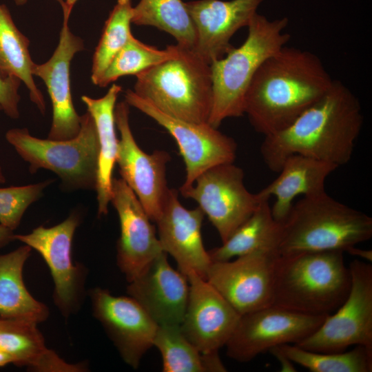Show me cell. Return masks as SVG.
Wrapping results in <instances>:
<instances>
[{
    "label": "cell",
    "mask_w": 372,
    "mask_h": 372,
    "mask_svg": "<svg viewBox=\"0 0 372 372\" xmlns=\"http://www.w3.org/2000/svg\"><path fill=\"white\" fill-rule=\"evenodd\" d=\"M362 124L358 99L333 79L329 90L290 125L265 136L261 156L267 167L278 173L292 154L340 167L351 160Z\"/></svg>",
    "instance_id": "cell-1"
},
{
    "label": "cell",
    "mask_w": 372,
    "mask_h": 372,
    "mask_svg": "<svg viewBox=\"0 0 372 372\" xmlns=\"http://www.w3.org/2000/svg\"><path fill=\"white\" fill-rule=\"evenodd\" d=\"M333 81L317 55L285 45L254 75L244 114L256 132L265 136L277 133L318 101Z\"/></svg>",
    "instance_id": "cell-2"
},
{
    "label": "cell",
    "mask_w": 372,
    "mask_h": 372,
    "mask_svg": "<svg viewBox=\"0 0 372 372\" xmlns=\"http://www.w3.org/2000/svg\"><path fill=\"white\" fill-rule=\"evenodd\" d=\"M351 283L343 251L280 255L272 304L308 315H329L345 300Z\"/></svg>",
    "instance_id": "cell-3"
},
{
    "label": "cell",
    "mask_w": 372,
    "mask_h": 372,
    "mask_svg": "<svg viewBox=\"0 0 372 372\" xmlns=\"http://www.w3.org/2000/svg\"><path fill=\"white\" fill-rule=\"evenodd\" d=\"M371 236L372 218L369 215L324 192L303 196L293 203L282 224L278 251L282 256L333 250L344 252Z\"/></svg>",
    "instance_id": "cell-4"
},
{
    "label": "cell",
    "mask_w": 372,
    "mask_h": 372,
    "mask_svg": "<svg viewBox=\"0 0 372 372\" xmlns=\"http://www.w3.org/2000/svg\"><path fill=\"white\" fill-rule=\"evenodd\" d=\"M286 17L270 21L256 13L243 43L210 64L212 105L208 123L218 128L230 117L242 116L251 82L262 63L286 45L291 35L284 32Z\"/></svg>",
    "instance_id": "cell-5"
},
{
    "label": "cell",
    "mask_w": 372,
    "mask_h": 372,
    "mask_svg": "<svg viewBox=\"0 0 372 372\" xmlns=\"http://www.w3.org/2000/svg\"><path fill=\"white\" fill-rule=\"evenodd\" d=\"M178 46L175 56L136 75L133 91L170 116L208 123L213 96L210 64L193 50Z\"/></svg>",
    "instance_id": "cell-6"
},
{
    "label": "cell",
    "mask_w": 372,
    "mask_h": 372,
    "mask_svg": "<svg viewBox=\"0 0 372 372\" xmlns=\"http://www.w3.org/2000/svg\"><path fill=\"white\" fill-rule=\"evenodd\" d=\"M6 139L29 165L31 174L50 170L69 190L95 189L99 144L93 118L87 111L81 116L79 134L68 140L39 138L27 128L8 130Z\"/></svg>",
    "instance_id": "cell-7"
},
{
    "label": "cell",
    "mask_w": 372,
    "mask_h": 372,
    "mask_svg": "<svg viewBox=\"0 0 372 372\" xmlns=\"http://www.w3.org/2000/svg\"><path fill=\"white\" fill-rule=\"evenodd\" d=\"M351 288L342 304L312 334L295 345L316 352H341L352 345L372 349V265H349Z\"/></svg>",
    "instance_id": "cell-8"
},
{
    "label": "cell",
    "mask_w": 372,
    "mask_h": 372,
    "mask_svg": "<svg viewBox=\"0 0 372 372\" xmlns=\"http://www.w3.org/2000/svg\"><path fill=\"white\" fill-rule=\"evenodd\" d=\"M242 169L234 163L212 167L199 175L193 185L179 189L181 195L197 202L218 231L222 242L258 208L262 198L249 192Z\"/></svg>",
    "instance_id": "cell-9"
},
{
    "label": "cell",
    "mask_w": 372,
    "mask_h": 372,
    "mask_svg": "<svg viewBox=\"0 0 372 372\" xmlns=\"http://www.w3.org/2000/svg\"><path fill=\"white\" fill-rule=\"evenodd\" d=\"M328 315H308L276 305L240 316L225 344L227 355L247 362L274 347L296 344L312 334Z\"/></svg>",
    "instance_id": "cell-10"
},
{
    "label": "cell",
    "mask_w": 372,
    "mask_h": 372,
    "mask_svg": "<svg viewBox=\"0 0 372 372\" xmlns=\"http://www.w3.org/2000/svg\"><path fill=\"white\" fill-rule=\"evenodd\" d=\"M125 101L154 120L175 139L186 172L180 189L192 186L199 175L212 167L234 162L235 141L208 123H192L170 116L131 90L125 91Z\"/></svg>",
    "instance_id": "cell-11"
},
{
    "label": "cell",
    "mask_w": 372,
    "mask_h": 372,
    "mask_svg": "<svg viewBox=\"0 0 372 372\" xmlns=\"http://www.w3.org/2000/svg\"><path fill=\"white\" fill-rule=\"evenodd\" d=\"M79 222V215L73 212L53 227L39 226L30 234L14 236V240L39 252L48 265L54 285L53 300L65 317L80 309L84 296L85 267L72 259V242Z\"/></svg>",
    "instance_id": "cell-12"
},
{
    "label": "cell",
    "mask_w": 372,
    "mask_h": 372,
    "mask_svg": "<svg viewBox=\"0 0 372 372\" xmlns=\"http://www.w3.org/2000/svg\"><path fill=\"white\" fill-rule=\"evenodd\" d=\"M279 256L277 250L258 249L211 262L205 280L242 316L272 305Z\"/></svg>",
    "instance_id": "cell-13"
},
{
    "label": "cell",
    "mask_w": 372,
    "mask_h": 372,
    "mask_svg": "<svg viewBox=\"0 0 372 372\" xmlns=\"http://www.w3.org/2000/svg\"><path fill=\"white\" fill-rule=\"evenodd\" d=\"M130 105H116L115 123L119 131L116 162L121 178L134 192L152 221L160 216L169 191L166 165L170 155L165 151L145 152L137 144L129 121Z\"/></svg>",
    "instance_id": "cell-14"
},
{
    "label": "cell",
    "mask_w": 372,
    "mask_h": 372,
    "mask_svg": "<svg viewBox=\"0 0 372 372\" xmlns=\"http://www.w3.org/2000/svg\"><path fill=\"white\" fill-rule=\"evenodd\" d=\"M95 318L117 349L123 361L137 369L153 347L158 324L130 296H115L105 289L88 291Z\"/></svg>",
    "instance_id": "cell-15"
},
{
    "label": "cell",
    "mask_w": 372,
    "mask_h": 372,
    "mask_svg": "<svg viewBox=\"0 0 372 372\" xmlns=\"http://www.w3.org/2000/svg\"><path fill=\"white\" fill-rule=\"evenodd\" d=\"M60 3L63 25L59 44L50 59L42 64L34 63L33 76L45 83L52 106V120L48 136L51 140H68L75 137L81 129V116L73 105L70 86V64L74 56L85 49L83 40L69 27L72 8L63 0Z\"/></svg>",
    "instance_id": "cell-16"
},
{
    "label": "cell",
    "mask_w": 372,
    "mask_h": 372,
    "mask_svg": "<svg viewBox=\"0 0 372 372\" xmlns=\"http://www.w3.org/2000/svg\"><path fill=\"white\" fill-rule=\"evenodd\" d=\"M110 203L117 212L121 229L117 265L130 282L163 250L152 220L121 178L112 179Z\"/></svg>",
    "instance_id": "cell-17"
},
{
    "label": "cell",
    "mask_w": 372,
    "mask_h": 372,
    "mask_svg": "<svg viewBox=\"0 0 372 372\" xmlns=\"http://www.w3.org/2000/svg\"><path fill=\"white\" fill-rule=\"evenodd\" d=\"M186 276L189 296L180 329L200 352L218 351L232 335L240 315L205 279L194 272Z\"/></svg>",
    "instance_id": "cell-18"
},
{
    "label": "cell",
    "mask_w": 372,
    "mask_h": 372,
    "mask_svg": "<svg viewBox=\"0 0 372 372\" xmlns=\"http://www.w3.org/2000/svg\"><path fill=\"white\" fill-rule=\"evenodd\" d=\"M205 216L199 207H185L178 191L169 189L156 221L161 247L176 261L179 271L185 276L194 272L204 279L212 262L201 234Z\"/></svg>",
    "instance_id": "cell-19"
},
{
    "label": "cell",
    "mask_w": 372,
    "mask_h": 372,
    "mask_svg": "<svg viewBox=\"0 0 372 372\" xmlns=\"http://www.w3.org/2000/svg\"><path fill=\"white\" fill-rule=\"evenodd\" d=\"M263 0H198L185 3L196 29L193 50L211 64L234 46L233 35L247 26Z\"/></svg>",
    "instance_id": "cell-20"
},
{
    "label": "cell",
    "mask_w": 372,
    "mask_h": 372,
    "mask_svg": "<svg viewBox=\"0 0 372 372\" xmlns=\"http://www.w3.org/2000/svg\"><path fill=\"white\" fill-rule=\"evenodd\" d=\"M158 325L180 324L189 296L187 277L169 263L163 251L127 287Z\"/></svg>",
    "instance_id": "cell-21"
},
{
    "label": "cell",
    "mask_w": 372,
    "mask_h": 372,
    "mask_svg": "<svg viewBox=\"0 0 372 372\" xmlns=\"http://www.w3.org/2000/svg\"><path fill=\"white\" fill-rule=\"evenodd\" d=\"M338 167L332 163L292 154L283 163L279 176L257 194L262 199L276 198L271 214L276 221L282 224L294 198L299 195L309 196L326 192V179Z\"/></svg>",
    "instance_id": "cell-22"
},
{
    "label": "cell",
    "mask_w": 372,
    "mask_h": 372,
    "mask_svg": "<svg viewBox=\"0 0 372 372\" xmlns=\"http://www.w3.org/2000/svg\"><path fill=\"white\" fill-rule=\"evenodd\" d=\"M37 324L25 320L0 318V351L12 364L36 372H79L82 363L70 364L48 349Z\"/></svg>",
    "instance_id": "cell-23"
},
{
    "label": "cell",
    "mask_w": 372,
    "mask_h": 372,
    "mask_svg": "<svg viewBox=\"0 0 372 372\" xmlns=\"http://www.w3.org/2000/svg\"><path fill=\"white\" fill-rule=\"evenodd\" d=\"M121 85L113 84L102 97L93 99L83 95L81 100L94 119L99 144L97 179L95 190L98 215L105 216L110 203L112 173L116 162L118 139L115 130L114 111Z\"/></svg>",
    "instance_id": "cell-24"
},
{
    "label": "cell",
    "mask_w": 372,
    "mask_h": 372,
    "mask_svg": "<svg viewBox=\"0 0 372 372\" xmlns=\"http://www.w3.org/2000/svg\"><path fill=\"white\" fill-rule=\"evenodd\" d=\"M32 248L24 245L0 255V318L25 320L36 324L46 320L49 309L27 289L23 269Z\"/></svg>",
    "instance_id": "cell-25"
},
{
    "label": "cell",
    "mask_w": 372,
    "mask_h": 372,
    "mask_svg": "<svg viewBox=\"0 0 372 372\" xmlns=\"http://www.w3.org/2000/svg\"><path fill=\"white\" fill-rule=\"evenodd\" d=\"M269 199H262L258 208L222 245L208 251L212 262L226 261L258 249L278 251L282 224L272 216Z\"/></svg>",
    "instance_id": "cell-26"
},
{
    "label": "cell",
    "mask_w": 372,
    "mask_h": 372,
    "mask_svg": "<svg viewBox=\"0 0 372 372\" xmlns=\"http://www.w3.org/2000/svg\"><path fill=\"white\" fill-rule=\"evenodd\" d=\"M29 39L16 26L8 8L0 4V76L15 77L29 91L30 99L41 114L45 112L43 95L33 78Z\"/></svg>",
    "instance_id": "cell-27"
},
{
    "label": "cell",
    "mask_w": 372,
    "mask_h": 372,
    "mask_svg": "<svg viewBox=\"0 0 372 372\" xmlns=\"http://www.w3.org/2000/svg\"><path fill=\"white\" fill-rule=\"evenodd\" d=\"M153 346L160 351L164 372H224L218 351L200 352L183 334L180 324L158 325Z\"/></svg>",
    "instance_id": "cell-28"
},
{
    "label": "cell",
    "mask_w": 372,
    "mask_h": 372,
    "mask_svg": "<svg viewBox=\"0 0 372 372\" xmlns=\"http://www.w3.org/2000/svg\"><path fill=\"white\" fill-rule=\"evenodd\" d=\"M132 23L166 32L180 47L193 50L195 46V26L182 0H141L133 7Z\"/></svg>",
    "instance_id": "cell-29"
},
{
    "label": "cell",
    "mask_w": 372,
    "mask_h": 372,
    "mask_svg": "<svg viewBox=\"0 0 372 372\" xmlns=\"http://www.w3.org/2000/svg\"><path fill=\"white\" fill-rule=\"evenodd\" d=\"M295 364L312 372H371L372 349L362 345L349 351L316 352L295 344L280 345Z\"/></svg>",
    "instance_id": "cell-30"
},
{
    "label": "cell",
    "mask_w": 372,
    "mask_h": 372,
    "mask_svg": "<svg viewBox=\"0 0 372 372\" xmlns=\"http://www.w3.org/2000/svg\"><path fill=\"white\" fill-rule=\"evenodd\" d=\"M132 0H118L107 19L95 49L91 70L92 82L98 85L105 70L132 34Z\"/></svg>",
    "instance_id": "cell-31"
},
{
    "label": "cell",
    "mask_w": 372,
    "mask_h": 372,
    "mask_svg": "<svg viewBox=\"0 0 372 372\" xmlns=\"http://www.w3.org/2000/svg\"><path fill=\"white\" fill-rule=\"evenodd\" d=\"M178 51V45L159 50L140 41L132 34L105 70L98 86L106 87L123 76H136L175 56Z\"/></svg>",
    "instance_id": "cell-32"
},
{
    "label": "cell",
    "mask_w": 372,
    "mask_h": 372,
    "mask_svg": "<svg viewBox=\"0 0 372 372\" xmlns=\"http://www.w3.org/2000/svg\"><path fill=\"white\" fill-rule=\"evenodd\" d=\"M48 179L34 184L0 188V224L14 231L27 209L37 201L53 183Z\"/></svg>",
    "instance_id": "cell-33"
},
{
    "label": "cell",
    "mask_w": 372,
    "mask_h": 372,
    "mask_svg": "<svg viewBox=\"0 0 372 372\" xmlns=\"http://www.w3.org/2000/svg\"><path fill=\"white\" fill-rule=\"evenodd\" d=\"M21 81L15 77L3 78L0 76V106L4 113L12 119L19 117V88Z\"/></svg>",
    "instance_id": "cell-34"
},
{
    "label": "cell",
    "mask_w": 372,
    "mask_h": 372,
    "mask_svg": "<svg viewBox=\"0 0 372 372\" xmlns=\"http://www.w3.org/2000/svg\"><path fill=\"white\" fill-rule=\"evenodd\" d=\"M269 351L277 359L280 364V371L295 372L297 371L294 363L283 352L280 346L271 348Z\"/></svg>",
    "instance_id": "cell-35"
},
{
    "label": "cell",
    "mask_w": 372,
    "mask_h": 372,
    "mask_svg": "<svg viewBox=\"0 0 372 372\" xmlns=\"http://www.w3.org/2000/svg\"><path fill=\"white\" fill-rule=\"evenodd\" d=\"M344 252H347L351 256H354L362 259L366 260L369 262L372 261V251L368 249H362L352 246L347 248Z\"/></svg>",
    "instance_id": "cell-36"
},
{
    "label": "cell",
    "mask_w": 372,
    "mask_h": 372,
    "mask_svg": "<svg viewBox=\"0 0 372 372\" xmlns=\"http://www.w3.org/2000/svg\"><path fill=\"white\" fill-rule=\"evenodd\" d=\"M13 231L0 224V249L14 240Z\"/></svg>",
    "instance_id": "cell-37"
},
{
    "label": "cell",
    "mask_w": 372,
    "mask_h": 372,
    "mask_svg": "<svg viewBox=\"0 0 372 372\" xmlns=\"http://www.w3.org/2000/svg\"><path fill=\"white\" fill-rule=\"evenodd\" d=\"M77 1L78 0H63L64 3L72 8H73L74 4L76 3ZM27 1L28 0H14V2L17 6H22L26 3Z\"/></svg>",
    "instance_id": "cell-38"
},
{
    "label": "cell",
    "mask_w": 372,
    "mask_h": 372,
    "mask_svg": "<svg viewBox=\"0 0 372 372\" xmlns=\"http://www.w3.org/2000/svg\"><path fill=\"white\" fill-rule=\"evenodd\" d=\"M9 364H12V359L6 354L0 351V367Z\"/></svg>",
    "instance_id": "cell-39"
},
{
    "label": "cell",
    "mask_w": 372,
    "mask_h": 372,
    "mask_svg": "<svg viewBox=\"0 0 372 372\" xmlns=\"http://www.w3.org/2000/svg\"><path fill=\"white\" fill-rule=\"evenodd\" d=\"M6 183V177L4 176V174L3 172V169L0 166V183Z\"/></svg>",
    "instance_id": "cell-40"
},
{
    "label": "cell",
    "mask_w": 372,
    "mask_h": 372,
    "mask_svg": "<svg viewBox=\"0 0 372 372\" xmlns=\"http://www.w3.org/2000/svg\"><path fill=\"white\" fill-rule=\"evenodd\" d=\"M2 110L1 107L0 106V112Z\"/></svg>",
    "instance_id": "cell-41"
}]
</instances>
